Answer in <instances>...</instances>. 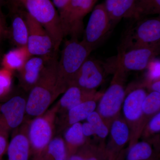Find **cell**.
Segmentation results:
<instances>
[{
  "label": "cell",
  "mask_w": 160,
  "mask_h": 160,
  "mask_svg": "<svg viewBox=\"0 0 160 160\" xmlns=\"http://www.w3.org/2000/svg\"><path fill=\"white\" fill-rule=\"evenodd\" d=\"M160 110V92L152 91L148 93L142 104V116L141 127L142 132L145 126Z\"/></svg>",
  "instance_id": "cb8c5ba5"
},
{
  "label": "cell",
  "mask_w": 160,
  "mask_h": 160,
  "mask_svg": "<svg viewBox=\"0 0 160 160\" xmlns=\"http://www.w3.org/2000/svg\"><path fill=\"white\" fill-rule=\"evenodd\" d=\"M28 28L26 47L31 56L51 57L56 51L54 45L48 32L41 24L27 12H23Z\"/></svg>",
  "instance_id": "8fae6325"
},
{
  "label": "cell",
  "mask_w": 160,
  "mask_h": 160,
  "mask_svg": "<svg viewBox=\"0 0 160 160\" xmlns=\"http://www.w3.org/2000/svg\"><path fill=\"white\" fill-rule=\"evenodd\" d=\"M160 60L156 58L149 63L146 68V78L142 84L144 85L156 80H160Z\"/></svg>",
  "instance_id": "f546056e"
},
{
  "label": "cell",
  "mask_w": 160,
  "mask_h": 160,
  "mask_svg": "<svg viewBox=\"0 0 160 160\" xmlns=\"http://www.w3.org/2000/svg\"><path fill=\"white\" fill-rule=\"evenodd\" d=\"M27 12L45 28L51 38L56 51L64 38L59 14L50 0H19Z\"/></svg>",
  "instance_id": "8992f818"
},
{
  "label": "cell",
  "mask_w": 160,
  "mask_h": 160,
  "mask_svg": "<svg viewBox=\"0 0 160 160\" xmlns=\"http://www.w3.org/2000/svg\"><path fill=\"white\" fill-rule=\"evenodd\" d=\"M135 0H106L103 3L113 24L122 18L133 19Z\"/></svg>",
  "instance_id": "d6986e66"
},
{
  "label": "cell",
  "mask_w": 160,
  "mask_h": 160,
  "mask_svg": "<svg viewBox=\"0 0 160 160\" xmlns=\"http://www.w3.org/2000/svg\"><path fill=\"white\" fill-rule=\"evenodd\" d=\"M12 73L3 67L0 69V99L7 96L11 91Z\"/></svg>",
  "instance_id": "f1b7e54d"
},
{
  "label": "cell",
  "mask_w": 160,
  "mask_h": 160,
  "mask_svg": "<svg viewBox=\"0 0 160 160\" xmlns=\"http://www.w3.org/2000/svg\"><path fill=\"white\" fill-rule=\"evenodd\" d=\"M68 160H86L82 154L79 152H77L75 154L72 155L69 158Z\"/></svg>",
  "instance_id": "d590c367"
},
{
  "label": "cell",
  "mask_w": 160,
  "mask_h": 160,
  "mask_svg": "<svg viewBox=\"0 0 160 160\" xmlns=\"http://www.w3.org/2000/svg\"><path fill=\"white\" fill-rule=\"evenodd\" d=\"M103 92L97 90H86L76 86H69L55 104L57 109V116L65 114L72 107L86 101L99 100Z\"/></svg>",
  "instance_id": "9a60e30c"
},
{
  "label": "cell",
  "mask_w": 160,
  "mask_h": 160,
  "mask_svg": "<svg viewBox=\"0 0 160 160\" xmlns=\"http://www.w3.org/2000/svg\"><path fill=\"white\" fill-rule=\"evenodd\" d=\"M28 128V122L25 121L20 127L13 130L6 152L8 160H32Z\"/></svg>",
  "instance_id": "2e32d148"
},
{
  "label": "cell",
  "mask_w": 160,
  "mask_h": 160,
  "mask_svg": "<svg viewBox=\"0 0 160 160\" xmlns=\"http://www.w3.org/2000/svg\"><path fill=\"white\" fill-rule=\"evenodd\" d=\"M160 13V0H135L133 19Z\"/></svg>",
  "instance_id": "484cf974"
},
{
  "label": "cell",
  "mask_w": 160,
  "mask_h": 160,
  "mask_svg": "<svg viewBox=\"0 0 160 160\" xmlns=\"http://www.w3.org/2000/svg\"><path fill=\"white\" fill-rule=\"evenodd\" d=\"M99 100L86 101L72 107L65 114L57 115L56 126L58 131H64L69 126L81 121L86 120L95 110Z\"/></svg>",
  "instance_id": "ac0fdd59"
},
{
  "label": "cell",
  "mask_w": 160,
  "mask_h": 160,
  "mask_svg": "<svg viewBox=\"0 0 160 160\" xmlns=\"http://www.w3.org/2000/svg\"><path fill=\"white\" fill-rule=\"evenodd\" d=\"M9 132L4 128L0 129V160L7 152L9 144Z\"/></svg>",
  "instance_id": "4dcf8cb0"
},
{
  "label": "cell",
  "mask_w": 160,
  "mask_h": 160,
  "mask_svg": "<svg viewBox=\"0 0 160 160\" xmlns=\"http://www.w3.org/2000/svg\"><path fill=\"white\" fill-rule=\"evenodd\" d=\"M160 132V112H159L150 119L143 130L141 137L148 141Z\"/></svg>",
  "instance_id": "83f0119b"
},
{
  "label": "cell",
  "mask_w": 160,
  "mask_h": 160,
  "mask_svg": "<svg viewBox=\"0 0 160 160\" xmlns=\"http://www.w3.org/2000/svg\"><path fill=\"white\" fill-rule=\"evenodd\" d=\"M63 139L69 158L78 150L88 139L83 134L82 123L78 122L69 126L64 131Z\"/></svg>",
  "instance_id": "7402d4cb"
},
{
  "label": "cell",
  "mask_w": 160,
  "mask_h": 160,
  "mask_svg": "<svg viewBox=\"0 0 160 160\" xmlns=\"http://www.w3.org/2000/svg\"><path fill=\"white\" fill-rule=\"evenodd\" d=\"M26 103V98L16 95L0 105V121L8 131L17 129L25 122Z\"/></svg>",
  "instance_id": "4fadbf2b"
},
{
  "label": "cell",
  "mask_w": 160,
  "mask_h": 160,
  "mask_svg": "<svg viewBox=\"0 0 160 160\" xmlns=\"http://www.w3.org/2000/svg\"><path fill=\"white\" fill-rule=\"evenodd\" d=\"M123 160H158V153L153 145L143 140L126 149Z\"/></svg>",
  "instance_id": "603a6c76"
},
{
  "label": "cell",
  "mask_w": 160,
  "mask_h": 160,
  "mask_svg": "<svg viewBox=\"0 0 160 160\" xmlns=\"http://www.w3.org/2000/svg\"><path fill=\"white\" fill-rule=\"evenodd\" d=\"M122 109V116L129 126L130 138L128 147L137 142L142 133L141 124L142 116V104L147 92L142 84L127 88Z\"/></svg>",
  "instance_id": "52a82bcc"
},
{
  "label": "cell",
  "mask_w": 160,
  "mask_h": 160,
  "mask_svg": "<svg viewBox=\"0 0 160 160\" xmlns=\"http://www.w3.org/2000/svg\"><path fill=\"white\" fill-rule=\"evenodd\" d=\"M31 56L26 47H16L2 57V67L13 72L19 71Z\"/></svg>",
  "instance_id": "44dd1931"
},
{
  "label": "cell",
  "mask_w": 160,
  "mask_h": 160,
  "mask_svg": "<svg viewBox=\"0 0 160 160\" xmlns=\"http://www.w3.org/2000/svg\"><path fill=\"white\" fill-rule=\"evenodd\" d=\"M92 51L78 39L70 38L65 42L57 65L56 88L59 95L71 86L80 67Z\"/></svg>",
  "instance_id": "7a4b0ae2"
},
{
  "label": "cell",
  "mask_w": 160,
  "mask_h": 160,
  "mask_svg": "<svg viewBox=\"0 0 160 160\" xmlns=\"http://www.w3.org/2000/svg\"><path fill=\"white\" fill-rule=\"evenodd\" d=\"M93 127L96 141L101 144H106V139L109 135V129L96 111L95 110L86 119Z\"/></svg>",
  "instance_id": "4316f807"
},
{
  "label": "cell",
  "mask_w": 160,
  "mask_h": 160,
  "mask_svg": "<svg viewBox=\"0 0 160 160\" xmlns=\"http://www.w3.org/2000/svg\"><path fill=\"white\" fill-rule=\"evenodd\" d=\"M8 37L16 47H26L28 28L23 11L14 12L12 15Z\"/></svg>",
  "instance_id": "ffe728a7"
},
{
  "label": "cell",
  "mask_w": 160,
  "mask_h": 160,
  "mask_svg": "<svg viewBox=\"0 0 160 160\" xmlns=\"http://www.w3.org/2000/svg\"><path fill=\"white\" fill-rule=\"evenodd\" d=\"M109 87L99 100L97 112L110 129L113 121L121 115L126 94L127 72L116 69Z\"/></svg>",
  "instance_id": "5b68a950"
},
{
  "label": "cell",
  "mask_w": 160,
  "mask_h": 160,
  "mask_svg": "<svg viewBox=\"0 0 160 160\" xmlns=\"http://www.w3.org/2000/svg\"><path fill=\"white\" fill-rule=\"evenodd\" d=\"M1 0H0V2H1Z\"/></svg>",
  "instance_id": "ab89813d"
},
{
  "label": "cell",
  "mask_w": 160,
  "mask_h": 160,
  "mask_svg": "<svg viewBox=\"0 0 160 160\" xmlns=\"http://www.w3.org/2000/svg\"><path fill=\"white\" fill-rule=\"evenodd\" d=\"M114 25L104 3L95 6L83 32L82 41L93 51L108 37Z\"/></svg>",
  "instance_id": "30bf717a"
},
{
  "label": "cell",
  "mask_w": 160,
  "mask_h": 160,
  "mask_svg": "<svg viewBox=\"0 0 160 160\" xmlns=\"http://www.w3.org/2000/svg\"><path fill=\"white\" fill-rule=\"evenodd\" d=\"M160 47H146L118 52L114 61L107 63L110 73L116 69L128 73L142 71L159 54Z\"/></svg>",
  "instance_id": "9c48e42d"
},
{
  "label": "cell",
  "mask_w": 160,
  "mask_h": 160,
  "mask_svg": "<svg viewBox=\"0 0 160 160\" xmlns=\"http://www.w3.org/2000/svg\"><path fill=\"white\" fill-rule=\"evenodd\" d=\"M109 133V141L106 145L107 160H115L130 140L129 126L122 115L112 123Z\"/></svg>",
  "instance_id": "5bb4252c"
},
{
  "label": "cell",
  "mask_w": 160,
  "mask_h": 160,
  "mask_svg": "<svg viewBox=\"0 0 160 160\" xmlns=\"http://www.w3.org/2000/svg\"><path fill=\"white\" fill-rule=\"evenodd\" d=\"M5 128V127H4V126H3L2 124V123L1 122V121H0V129H1V128Z\"/></svg>",
  "instance_id": "74e56055"
},
{
  "label": "cell",
  "mask_w": 160,
  "mask_h": 160,
  "mask_svg": "<svg viewBox=\"0 0 160 160\" xmlns=\"http://www.w3.org/2000/svg\"><path fill=\"white\" fill-rule=\"evenodd\" d=\"M0 105H1V104H0Z\"/></svg>",
  "instance_id": "60d3db41"
},
{
  "label": "cell",
  "mask_w": 160,
  "mask_h": 160,
  "mask_svg": "<svg viewBox=\"0 0 160 160\" xmlns=\"http://www.w3.org/2000/svg\"><path fill=\"white\" fill-rule=\"evenodd\" d=\"M70 1V0H52V3L60 12L66 8Z\"/></svg>",
  "instance_id": "836d02e7"
},
{
  "label": "cell",
  "mask_w": 160,
  "mask_h": 160,
  "mask_svg": "<svg viewBox=\"0 0 160 160\" xmlns=\"http://www.w3.org/2000/svg\"><path fill=\"white\" fill-rule=\"evenodd\" d=\"M58 53L48 61L38 81L29 90L25 121L44 114L59 96L56 88Z\"/></svg>",
  "instance_id": "6da1fadb"
},
{
  "label": "cell",
  "mask_w": 160,
  "mask_h": 160,
  "mask_svg": "<svg viewBox=\"0 0 160 160\" xmlns=\"http://www.w3.org/2000/svg\"><path fill=\"white\" fill-rule=\"evenodd\" d=\"M108 73L106 64L89 56L80 67L71 86L86 90H97L105 82Z\"/></svg>",
  "instance_id": "7c38bea8"
},
{
  "label": "cell",
  "mask_w": 160,
  "mask_h": 160,
  "mask_svg": "<svg viewBox=\"0 0 160 160\" xmlns=\"http://www.w3.org/2000/svg\"><path fill=\"white\" fill-rule=\"evenodd\" d=\"M2 56H1V52H0V62H1V59H2Z\"/></svg>",
  "instance_id": "f35d334b"
},
{
  "label": "cell",
  "mask_w": 160,
  "mask_h": 160,
  "mask_svg": "<svg viewBox=\"0 0 160 160\" xmlns=\"http://www.w3.org/2000/svg\"><path fill=\"white\" fill-rule=\"evenodd\" d=\"M82 129L83 134L87 139L90 138L92 136H95L93 127L90 123L87 122L82 124Z\"/></svg>",
  "instance_id": "d6a6232c"
},
{
  "label": "cell",
  "mask_w": 160,
  "mask_h": 160,
  "mask_svg": "<svg viewBox=\"0 0 160 160\" xmlns=\"http://www.w3.org/2000/svg\"><path fill=\"white\" fill-rule=\"evenodd\" d=\"M8 34L9 29L7 27L2 13L0 11V41L8 37Z\"/></svg>",
  "instance_id": "1f68e13d"
},
{
  "label": "cell",
  "mask_w": 160,
  "mask_h": 160,
  "mask_svg": "<svg viewBox=\"0 0 160 160\" xmlns=\"http://www.w3.org/2000/svg\"><path fill=\"white\" fill-rule=\"evenodd\" d=\"M145 88H148L151 90V92L154 91L160 92V80H158L153 81L151 82L146 84Z\"/></svg>",
  "instance_id": "e575fe53"
},
{
  "label": "cell",
  "mask_w": 160,
  "mask_h": 160,
  "mask_svg": "<svg viewBox=\"0 0 160 160\" xmlns=\"http://www.w3.org/2000/svg\"><path fill=\"white\" fill-rule=\"evenodd\" d=\"M68 156L63 138L54 136L49 143L41 160H68Z\"/></svg>",
  "instance_id": "d4e9b609"
},
{
  "label": "cell",
  "mask_w": 160,
  "mask_h": 160,
  "mask_svg": "<svg viewBox=\"0 0 160 160\" xmlns=\"http://www.w3.org/2000/svg\"><path fill=\"white\" fill-rule=\"evenodd\" d=\"M57 109L54 105L42 115L28 122V138L31 146L32 160H41L56 130Z\"/></svg>",
  "instance_id": "277c9868"
},
{
  "label": "cell",
  "mask_w": 160,
  "mask_h": 160,
  "mask_svg": "<svg viewBox=\"0 0 160 160\" xmlns=\"http://www.w3.org/2000/svg\"><path fill=\"white\" fill-rule=\"evenodd\" d=\"M98 0H70L59 12L64 38L78 39L84 30V19L92 11Z\"/></svg>",
  "instance_id": "ba28073f"
},
{
  "label": "cell",
  "mask_w": 160,
  "mask_h": 160,
  "mask_svg": "<svg viewBox=\"0 0 160 160\" xmlns=\"http://www.w3.org/2000/svg\"><path fill=\"white\" fill-rule=\"evenodd\" d=\"M52 57L31 56L26 61L22 68L18 71L20 86L23 90L29 92L34 86L47 62Z\"/></svg>",
  "instance_id": "e0dca14e"
},
{
  "label": "cell",
  "mask_w": 160,
  "mask_h": 160,
  "mask_svg": "<svg viewBox=\"0 0 160 160\" xmlns=\"http://www.w3.org/2000/svg\"><path fill=\"white\" fill-rule=\"evenodd\" d=\"M127 28L120 44L118 52L146 47H160V17L133 19Z\"/></svg>",
  "instance_id": "3957f363"
},
{
  "label": "cell",
  "mask_w": 160,
  "mask_h": 160,
  "mask_svg": "<svg viewBox=\"0 0 160 160\" xmlns=\"http://www.w3.org/2000/svg\"><path fill=\"white\" fill-rule=\"evenodd\" d=\"M125 152H126V149L125 150V149H123L122 151L120 152L118 157L115 160H123L124 155H125Z\"/></svg>",
  "instance_id": "8d00e7d4"
}]
</instances>
